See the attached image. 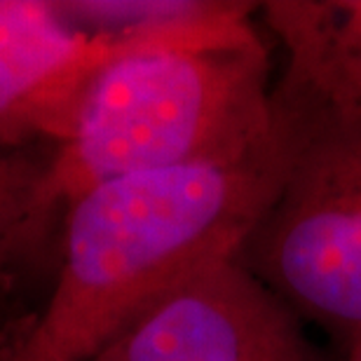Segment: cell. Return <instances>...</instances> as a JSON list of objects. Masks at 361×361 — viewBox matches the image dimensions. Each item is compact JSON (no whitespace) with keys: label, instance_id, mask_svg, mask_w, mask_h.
Returning a JSON list of instances; mask_svg holds the SVG:
<instances>
[{"label":"cell","instance_id":"cell-2","mask_svg":"<svg viewBox=\"0 0 361 361\" xmlns=\"http://www.w3.org/2000/svg\"><path fill=\"white\" fill-rule=\"evenodd\" d=\"M268 26L286 54L270 101L277 185L237 261L348 352L361 341V92L310 38Z\"/></svg>","mask_w":361,"mask_h":361},{"label":"cell","instance_id":"cell-4","mask_svg":"<svg viewBox=\"0 0 361 361\" xmlns=\"http://www.w3.org/2000/svg\"><path fill=\"white\" fill-rule=\"evenodd\" d=\"M106 361H329L305 322L237 258L157 300L99 355Z\"/></svg>","mask_w":361,"mask_h":361},{"label":"cell","instance_id":"cell-8","mask_svg":"<svg viewBox=\"0 0 361 361\" xmlns=\"http://www.w3.org/2000/svg\"><path fill=\"white\" fill-rule=\"evenodd\" d=\"M0 361H24V359H19L17 355H14L12 348L7 345V341H3L0 343ZM90 361H106V359L97 357V359H90Z\"/></svg>","mask_w":361,"mask_h":361},{"label":"cell","instance_id":"cell-5","mask_svg":"<svg viewBox=\"0 0 361 361\" xmlns=\"http://www.w3.org/2000/svg\"><path fill=\"white\" fill-rule=\"evenodd\" d=\"M162 42L87 33L56 0H0V143L59 148L101 71Z\"/></svg>","mask_w":361,"mask_h":361},{"label":"cell","instance_id":"cell-7","mask_svg":"<svg viewBox=\"0 0 361 361\" xmlns=\"http://www.w3.org/2000/svg\"><path fill=\"white\" fill-rule=\"evenodd\" d=\"M261 7L265 21L310 38L361 92V0H272Z\"/></svg>","mask_w":361,"mask_h":361},{"label":"cell","instance_id":"cell-6","mask_svg":"<svg viewBox=\"0 0 361 361\" xmlns=\"http://www.w3.org/2000/svg\"><path fill=\"white\" fill-rule=\"evenodd\" d=\"M52 146L0 143V298L45 251L63 202L54 190Z\"/></svg>","mask_w":361,"mask_h":361},{"label":"cell","instance_id":"cell-3","mask_svg":"<svg viewBox=\"0 0 361 361\" xmlns=\"http://www.w3.org/2000/svg\"><path fill=\"white\" fill-rule=\"evenodd\" d=\"M270 54L237 42H162L111 61L54 153L63 209L108 178L249 153L270 134Z\"/></svg>","mask_w":361,"mask_h":361},{"label":"cell","instance_id":"cell-9","mask_svg":"<svg viewBox=\"0 0 361 361\" xmlns=\"http://www.w3.org/2000/svg\"><path fill=\"white\" fill-rule=\"evenodd\" d=\"M343 361H361V341L357 345H352V348L345 352V359Z\"/></svg>","mask_w":361,"mask_h":361},{"label":"cell","instance_id":"cell-1","mask_svg":"<svg viewBox=\"0 0 361 361\" xmlns=\"http://www.w3.org/2000/svg\"><path fill=\"white\" fill-rule=\"evenodd\" d=\"M277 185L268 139L228 160L108 178L63 209L45 307L7 338L24 361H90L157 300L237 258Z\"/></svg>","mask_w":361,"mask_h":361}]
</instances>
